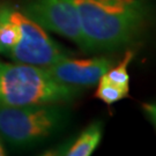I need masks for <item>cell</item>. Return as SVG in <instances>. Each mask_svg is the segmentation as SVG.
<instances>
[{"instance_id": "obj_10", "label": "cell", "mask_w": 156, "mask_h": 156, "mask_svg": "<svg viewBox=\"0 0 156 156\" xmlns=\"http://www.w3.org/2000/svg\"><path fill=\"white\" fill-rule=\"evenodd\" d=\"M142 111L146 115V117L151 120V123L156 128V102H148L142 104Z\"/></svg>"}, {"instance_id": "obj_2", "label": "cell", "mask_w": 156, "mask_h": 156, "mask_svg": "<svg viewBox=\"0 0 156 156\" xmlns=\"http://www.w3.org/2000/svg\"><path fill=\"white\" fill-rule=\"evenodd\" d=\"M0 56L14 62L49 67L71 56L20 6L0 2Z\"/></svg>"}, {"instance_id": "obj_5", "label": "cell", "mask_w": 156, "mask_h": 156, "mask_svg": "<svg viewBox=\"0 0 156 156\" xmlns=\"http://www.w3.org/2000/svg\"><path fill=\"white\" fill-rule=\"evenodd\" d=\"M20 8L46 31L67 38L87 52L79 13L73 0H22Z\"/></svg>"}, {"instance_id": "obj_1", "label": "cell", "mask_w": 156, "mask_h": 156, "mask_svg": "<svg viewBox=\"0 0 156 156\" xmlns=\"http://www.w3.org/2000/svg\"><path fill=\"white\" fill-rule=\"evenodd\" d=\"M87 53L112 52L134 43L151 17L147 0H73Z\"/></svg>"}, {"instance_id": "obj_9", "label": "cell", "mask_w": 156, "mask_h": 156, "mask_svg": "<svg viewBox=\"0 0 156 156\" xmlns=\"http://www.w3.org/2000/svg\"><path fill=\"white\" fill-rule=\"evenodd\" d=\"M134 58V51L128 50L125 52L123 60L118 64L117 66L111 67L108 72L104 74L109 81L112 83L117 84L119 87L129 89V74H128V66Z\"/></svg>"}, {"instance_id": "obj_4", "label": "cell", "mask_w": 156, "mask_h": 156, "mask_svg": "<svg viewBox=\"0 0 156 156\" xmlns=\"http://www.w3.org/2000/svg\"><path fill=\"white\" fill-rule=\"evenodd\" d=\"M68 113L62 104L0 108V135L14 148H31L60 132Z\"/></svg>"}, {"instance_id": "obj_8", "label": "cell", "mask_w": 156, "mask_h": 156, "mask_svg": "<svg viewBox=\"0 0 156 156\" xmlns=\"http://www.w3.org/2000/svg\"><path fill=\"white\" fill-rule=\"evenodd\" d=\"M129 94V89L119 87L117 84L112 83L103 75L97 82V89L95 93V96L101 100L103 103L108 105H112L118 101H122L123 98H126Z\"/></svg>"}, {"instance_id": "obj_11", "label": "cell", "mask_w": 156, "mask_h": 156, "mask_svg": "<svg viewBox=\"0 0 156 156\" xmlns=\"http://www.w3.org/2000/svg\"><path fill=\"white\" fill-rule=\"evenodd\" d=\"M4 155H6V148L5 146H4V140H2L1 135H0V156Z\"/></svg>"}, {"instance_id": "obj_7", "label": "cell", "mask_w": 156, "mask_h": 156, "mask_svg": "<svg viewBox=\"0 0 156 156\" xmlns=\"http://www.w3.org/2000/svg\"><path fill=\"white\" fill-rule=\"evenodd\" d=\"M102 136L103 124L97 120L87 126L72 141L57 148L53 154L65 156H89L98 147Z\"/></svg>"}, {"instance_id": "obj_3", "label": "cell", "mask_w": 156, "mask_h": 156, "mask_svg": "<svg viewBox=\"0 0 156 156\" xmlns=\"http://www.w3.org/2000/svg\"><path fill=\"white\" fill-rule=\"evenodd\" d=\"M81 94V88L56 80L45 67L0 62V108L66 104Z\"/></svg>"}, {"instance_id": "obj_6", "label": "cell", "mask_w": 156, "mask_h": 156, "mask_svg": "<svg viewBox=\"0 0 156 156\" xmlns=\"http://www.w3.org/2000/svg\"><path fill=\"white\" fill-rule=\"evenodd\" d=\"M111 67L112 62L105 57L90 59H71L67 57L46 67V69L58 81L82 89L97 84Z\"/></svg>"}]
</instances>
